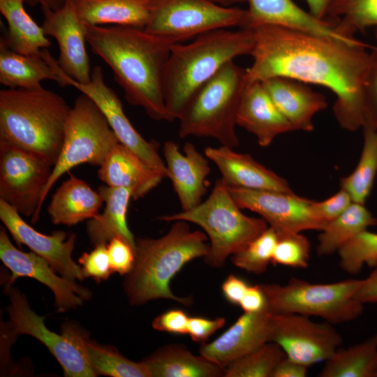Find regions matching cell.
Instances as JSON below:
<instances>
[{"instance_id": "cell-12", "label": "cell", "mask_w": 377, "mask_h": 377, "mask_svg": "<svg viewBox=\"0 0 377 377\" xmlns=\"http://www.w3.org/2000/svg\"><path fill=\"white\" fill-rule=\"evenodd\" d=\"M42 57L55 71L59 77L58 84L61 87L73 86L89 97L105 116L119 142L148 165L168 178L165 163L158 152V143L156 140H146L135 129L125 114L122 103L117 94L105 83L101 66L93 67L90 82L80 83L61 70L56 59L52 57L47 49L42 51Z\"/></svg>"}, {"instance_id": "cell-32", "label": "cell", "mask_w": 377, "mask_h": 377, "mask_svg": "<svg viewBox=\"0 0 377 377\" xmlns=\"http://www.w3.org/2000/svg\"><path fill=\"white\" fill-rule=\"evenodd\" d=\"M376 225L377 219L364 205L353 202L321 230L316 248L317 255L323 256L337 252L356 235Z\"/></svg>"}, {"instance_id": "cell-26", "label": "cell", "mask_w": 377, "mask_h": 377, "mask_svg": "<svg viewBox=\"0 0 377 377\" xmlns=\"http://www.w3.org/2000/svg\"><path fill=\"white\" fill-rule=\"evenodd\" d=\"M103 202L98 191L71 175L52 195L47 212L52 223L71 226L94 217Z\"/></svg>"}, {"instance_id": "cell-52", "label": "cell", "mask_w": 377, "mask_h": 377, "mask_svg": "<svg viewBox=\"0 0 377 377\" xmlns=\"http://www.w3.org/2000/svg\"><path fill=\"white\" fill-rule=\"evenodd\" d=\"M24 3L30 6H40L51 10H57L61 8L66 0H24Z\"/></svg>"}, {"instance_id": "cell-54", "label": "cell", "mask_w": 377, "mask_h": 377, "mask_svg": "<svg viewBox=\"0 0 377 377\" xmlns=\"http://www.w3.org/2000/svg\"><path fill=\"white\" fill-rule=\"evenodd\" d=\"M374 377H377V360H376V364Z\"/></svg>"}, {"instance_id": "cell-42", "label": "cell", "mask_w": 377, "mask_h": 377, "mask_svg": "<svg viewBox=\"0 0 377 377\" xmlns=\"http://www.w3.org/2000/svg\"><path fill=\"white\" fill-rule=\"evenodd\" d=\"M365 122L377 130V47L370 53L364 88Z\"/></svg>"}, {"instance_id": "cell-19", "label": "cell", "mask_w": 377, "mask_h": 377, "mask_svg": "<svg viewBox=\"0 0 377 377\" xmlns=\"http://www.w3.org/2000/svg\"><path fill=\"white\" fill-rule=\"evenodd\" d=\"M272 313L267 305L262 310L245 313L220 337L201 344L200 355L223 367L271 342Z\"/></svg>"}, {"instance_id": "cell-27", "label": "cell", "mask_w": 377, "mask_h": 377, "mask_svg": "<svg viewBox=\"0 0 377 377\" xmlns=\"http://www.w3.org/2000/svg\"><path fill=\"white\" fill-rule=\"evenodd\" d=\"M104 203L102 214L89 219L86 225L87 234L94 245L108 244L112 238L119 237L133 248L135 239L127 224V211L131 193L128 189L102 185L98 187Z\"/></svg>"}, {"instance_id": "cell-30", "label": "cell", "mask_w": 377, "mask_h": 377, "mask_svg": "<svg viewBox=\"0 0 377 377\" xmlns=\"http://www.w3.org/2000/svg\"><path fill=\"white\" fill-rule=\"evenodd\" d=\"M24 0H0V12L7 22L1 38L13 51L28 56L41 57L51 41L26 11Z\"/></svg>"}, {"instance_id": "cell-33", "label": "cell", "mask_w": 377, "mask_h": 377, "mask_svg": "<svg viewBox=\"0 0 377 377\" xmlns=\"http://www.w3.org/2000/svg\"><path fill=\"white\" fill-rule=\"evenodd\" d=\"M377 333L347 348H338L327 360L320 377H374Z\"/></svg>"}, {"instance_id": "cell-36", "label": "cell", "mask_w": 377, "mask_h": 377, "mask_svg": "<svg viewBox=\"0 0 377 377\" xmlns=\"http://www.w3.org/2000/svg\"><path fill=\"white\" fill-rule=\"evenodd\" d=\"M87 351L96 376L150 377L142 362H135L127 359L114 347L103 346L88 339Z\"/></svg>"}, {"instance_id": "cell-45", "label": "cell", "mask_w": 377, "mask_h": 377, "mask_svg": "<svg viewBox=\"0 0 377 377\" xmlns=\"http://www.w3.org/2000/svg\"><path fill=\"white\" fill-rule=\"evenodd\" d=\"M189 316L182 309H170L156 316L152 321V327L158 331L176 334H186L188 331Z\"/></svg>"}, {"instance_id": "cell-44", "label": "cell", "mask_w": 377, "mask_h": 377, "mask_svg": "<svg viewBox=\"0 0 377 377\" xmlns=\"http://www.w3.org/2000/svg\"><path fill=\"white\" fill-rule=\"evenodd\" d=\"M352 202L349 193L341 188L333 195L323 201H313V207L318 216L328 223L343 213Z\"/></svg>"}, {"instance_id": "cell-11", "label": "cell", "mask_w": 377, "mask_h": 377, "mask_svg": "<svg viewBox=\"0 0 377 377\" xmlns=\"http://www.w3.org/2000/svg\"><path fill=\"white\" fill-rule=\"evenodd\" d=\"M246 10L209 0H150L147 32L179 43L204 33L233 27L242 28Z\"/></svg>"}, {"instance_id": "cell-1", "label": "cell", "mask_w": 377, "mask_h": 377, "mask_svg": "<svg viewBox=\"0 0 377 377\" xmlns=\"http://www.w3.org/2000/svg\"><path fill=\"white\" fill-rule=\"evenodd\" d=\"M252 65L248 82L274 77L320 85L336 95L332 110L348 131L365 122L364 88L370 53L362 42L343 40L274 25L252 29Z\"/></svg>"}, {"instance_id": "cell-4", "label": "cell", "mask_w": 377, "mask_h": 377, "mask_svg": "<svg viewBox=\"0 0 377 377\" xmlns=\"http://www.w3.org/2000/svg\"><path fill=\"white\" fill-rule=\"evenodd\" d=\"M252 29H220L200 34L187 44L175 43L166 63L163 91L170 121L179 117L191 97L225 64L250 54Z\"/></svg>"}, {"instance_id": "cell-8", "label": "cell", "mask_w": 377, "mask_h": 377, "mask_svg": "<svg viewBox=\"0 0 377 377\" xmlns=\"http://www.w3.org/2000/svg\"><path fill=\"white\" fill-rule=\"evenodd\" d=\"M10 300L8 306L10 320L1 324V359L7 360L8 350L16 337L22 334L30 335L40 341L61 364L67 377H94L88 358L87 340L89 336L78 325L64 323L61 334L48 330L44 317L36 314L29 306L24 294L17 288L6 286Z\"/></svg>"}, {"instance_id": "cell-51", "label": "cell", "mask_w": 377, "mask_h": 377, "mask_svg": "<svg viewBox=\"0 0 377 377\" xmlns=\"http://www.w3.org/2000/svg\"><path fill=\"white\" fill-rule=\"evenodd\" d=\"M309 12L319 19H325L327 10L334 0H304Z\"/></svg>"}, {"instance_id": "cell-41", "label": "cell", "mask_w": 377, "mask_h": 377, "mask_svg": "<svg viewBox=\"0 0 377 377\" xmlns=\"http://www.w3.org/2000/svg\"><path fill=\"white\" fill-rule=\"evenodd\" d=\"M78 263L84 278L91 277L97 282L108 279L113 272L106 244L96 245L89 253H83Z\"/></svg>"}, {"instance_id": "cell-14", "label": "cell", "mask_w": 377, "mask_h": 377, "mask_svg": "<svg viewBox=\"0 0 377 377\" xmlns=\"http://www.w3.org/2000/svg\"><path fill=\"white\" fill-rule=\"evenodd\" d=\"M228 188L240 209L259 214L278 237L304 230L321 231L327 223L316 213L313 200L294 192Z\"/></svg>"}, {"instance_id": "cell-20", "label": "cell", "mask_w": 377, "mask_h": 377, "mask_svg": "<svg viewBox=\"0 0 377 377\" xmlns=\"http://www.w3.org/2000/svg\"><path fill=\"white\" fill-rule=\"evenodd\" d=\"M249 7L241 29H252L262 25H274L323 36L350 43L360 40L343 35L337 21L319 19L298 6L293 0H247Z\"/></svg>"}, {"instance_id": "cell-16", "label": "cell", "mask_w": 377, "mask_h": 377, "mask_svg": "<svg viewBox=\"0 0 377 377\" xmlns=\"http://www.w3.org/2000/svg\"><path fill=\"white\" fill-rule=\"evenodd\" d=\"M0 259L11 273L6 286H12L22 276L38 281L53 293L58 312L75 309L91 297V291L75 281L58 276L43 258L32 251L26 253L17 249L3 228L0 230Z\"/></svg>"}, {"instance_id": "cell-46", "label": "cell", "mask_w": 377, "mask_h": 377, "mask_svg": "<svg viewBox=\"0 0 377 377\" xmlns=\"http://www.w3.org/2000/svg\"><path fill=\"white\" fill-rule=\"evenodd\" d=\"M226 324L223 317L208 319L202 317H189L187 334L193 341L203 344L217 330Z\"/></svg>"}, {"instance_id": "cell-37", "label": "cell", "mask_w": 377, "mask_h": 377, "mask_svg": "<svg viewBox=\"0 0 377 377\" xmlns=\"http://www.w3.org/2000/svg\"><path fill=\"white\" fill-rule=\"evenodd\" d=\"M286 356L277 343H266L226 367L225 377H272Z\"/></svg>"}, {"instance_id": "cell-24", "label": "cell", "mask_w": 377, "mask_h": 377, "mask_svg": "<svg viewBox=\"0 0 377 377\" xmlns=\"http://www.w3.org/2000/svg\"><path fill=\"white\" fill-rule=\"evenodd\" d=\"M260 82L294 130L313 131L314 115L327 105L323 94L291 78L274 77Z\"/></svg>"}, {"instance_id": "cell-17", "label": "cell", "mask_w": 377, "mask_h": 377, "mask_svg": "<svg viewBox=\"0 0 377 377\" xmlns=\"http://www.w3.org/2000/svg\"><path fill=\"white\" fill-rule=\"evenodd\" d=\"M13 207L0 200V219L18 245L24 244L43 258L61 276L71 280L84 278L80 265L72 258L76 235L67 238L64 231L57 230L45 235L26 223Z\"/></svg>"}, {"instance_id": "cell-22", "label": "cell", "mask_w": 377, "mask_h": 377, "mask_svg": "<svg viewBox=\"0 0 377 377\" xmlns=\"http://www.w3.org/2000/svg\"><path fill=\"white\" fill-rule=\"evenodd\" d=\"M204 154L217 166L222 180L229 188L293 193L284 178L257 162L250 154L236 152L224 145L205 147Z\"/></svg>"}, {"instance_id": "cell-7", "label": "cell", "mask_w": 377, "mask_h": 377, "mask_svg": "<svg viewBox=\"0 0 377 377\" xmlns=\"http://www.w3.org/2000/svg\"><path fill=\"white\" fill-rule=\"evenodd\" d=\"M222 179L216 181L209 196L195 207L159 220L173 222L182 220L203 229L210 240L204 261L207 265L220 268L226 259L239 252L268 227L262 218L250 217L241 212Z\"/></svg>"}, {"instance_id": "cell-53", "label": "cell", "mask_w": 377, "mask_h": 377, "mask_svg": "<svg viewBox=\"0 0 377 377\" xmlns=\"http://www.w3.org/2000/svg\"><path fill=\"white\" fill-rule=\"evenodd\" d=\"M213 3H215L218 5L230 7L232 4L236 3L246 2L247 0H209Z\"/></svg>"}, {"instance_id": "cell-38", "label": "cell", "mask_w": 377, "mask_h": 377, "mask_svg": "<svg viewBox=\"0 0 377 377\" xmlns=\"http://www.w3.org/2000/svg\"><path fill=\"white\" fill-rule=\"evenodd\" d=\"M339 266L350 274H357L364 265L377 267V233L365 230L343 244L337 251Z\"/></svg>"}, {"instance_id": "cell-9", "label": "cell", "mask_w": 377, "mask_h": 377, "mask_svg": "<svg viewBox=\"0 0 377 377\" xmlns=\"http://www.w3.org/2000/svg\"><path fill=\"white\" fill-rule=\"evenodd\" d=\"M362 280L312 283L292 278L285 285L260 286L272 313L318 316L334 325L354 320L363 313L364 304L354 297Z\"/></svg>"}, {"instance_id": "cell-31", "label": "cell", "mask_w": 377, "mask_h": 377, "mask_svg": "<svg viewBox=\"0 0 377 377\" xmlns=\"http://www.w3.org/2000/svg\"><path fill=\"white\" fill-rule=\"evenodd\" d=\"M59 83L53 68L41 57L28 56L10 49L0 38V83L9 89H31L41 81Z\"/></svg>"}, {"instance_id": "cell-50", "label": "cell", "mask_w": 377, "mask_h": 377, "mask_svg": "<svg viewBox=\"0 0 377 377\" xmlns=\"http://www.w3.org/2000/svg\"><path fill=\"white\" fill-rule=\"evenodd\" d=\"M308 368L286 356L275 368L272 377H305Z\"/></svg>"}, {"instance_id": "cell-6", "label": "cell", "mask_w": 377, "mask_h": 377, "mask_svg": "<svg viewBox=\"0 0 377 377\" xmlns=\"http://www.w3.org/2000/svg\"><path fill=\"white\" fill-rule=\"evenodd\" d=\"M248 83L246 69L233 60L225 64L201 85L182 110L179 136L212 138L221 145L237 147V112Z\"/></svg>"}, {"instance_id": "cell-10", "label": "cell", "mask_w": 377, "mask_h": 377, "mask_svg": "<svg viewBox=\"0 0 377 377\" xmlns=\"http://www.w3.org/2000/svg\"><path fill=\"white\" fill-rule=\"evenodd\" d=\"M118 143L95 103L85 94L77 96L67 117L59 156L44 189L40 209L51 188L63 175L82 163L100 167Z\"/></svg>"}, {"instance_id": "cell-21", "label": "cell", "mask_w": 377, "mask_h": 377, "mask_svg": "<svg viewBox=\"0 0 377 377\" xmlns=\"http://www.w3.org/2000/svg\"><path fill=\"white\" fill-rule=\"evenodd\" d=\"M163 151L168 178L172 182L182 209L195 207L207 192L206 178L211 171L208 158L189 142L184 145V154L173 141L165 142Z\"/></svg>"}, {"instance_id": "cell-28", "label": "cell", "mask_w": 377, "mask_h": 377, "mask_svg": "<svg viewBox=\"0 0 377 377\" xmlns=\"http://www.w3.org/2000/svg\"><path fill=\"white\" fill-rule=\"evenodd\" d=\"M142 362L150 377H225L226 371L179 344L162 346Z\"/></svg>"}, {"instance_id": "cell-34", "label": "cell", "mask_w": 377, "mask_h": 377, "mask_svg": "<svg viewBox=\"0 0 377 377\" xmlns=\"http://www.w3.org/2000/svg\"><path fill=\"white\" fill-rule=\"evenodd\" d=\"M363 145L355 170L340 179V187L350 195L353 202L365 204L377 175V130L367 122L363 126Z\"/></svg>"}, {"instance_id": "cell-2", "label": "cell", "mask_w": 377, "mask_h": 377, "mask_svg": "<svg viewBox=\"0 0 377 377\" xmlns=\"http://www.w3.org/2000/svg\"><path fill=\"white\" fill-rule=\"evenodd\" d=\"M85 27L87 43L111 68L127 102L142 108L155 121L170 122L163 79L175 43L133 27L85 24Z\"/></svg>"}, {"instance_id": "cell-5", "label": "cell", "mask_w": 377, "mask_h": 377, "mask_svg": "<svg viewBox=\"0 0 377 377\" xmlns=\"http://www.w3.org/2000/svg\"><path fill=\"white\" fill-rule=\"evenodd\" d=\"M71 108L41 86L0 91V140L54 166L62 146Z\"/></svg>"}, {"instance_id": "cell-43", "label": "cell", "mask_w": 377, "mask_h": 377, "mask_svg": "<svg viewBox=\"0 0 377 377\" xmlns=\"http://www.w3.org/2000/svg\"><path fill=\"white\" fill-rule=\"evenodd\" d=\"M107 249L113 272L126 275L132 269L135 262V248L121 237L112 238Z\"/></svg>"}, {"instance_id": "cell-29", "label": "cell", "mask_w": 377, "mask_h": 377, "mask_svg": "<svg viewBox=\"0 0 377 377\" xmlns=\"http://www.w3.org/2000/svg\"><path fill=\"white\" fill-rule=\"evenodd\" d=\"M80 19L90 25H119L145 29L150 0H71Z\"/></svg>"}, {"instance_id": "cell-35", "label": "cell", "mask_w": 377, "mask_h": 377, "mask_svg": "<svg viewBox=\"0 0 377 377\" xmlns=\"http://www.w3.org/2000/svg\"><path fill=\"white\" fill-rule=\"evenodd\" d=\"M327 15L339 20L337 27L343 35L355 38V33L373 27L377 40V0H334Z\"/></svg>"}, {"instance_id": "cell-49", "label": "cell", "mask_w": 377, "mask_h": 377, "mask_svg": "<svg viewBox=\"0 0 377 377\" xmlns=\"http://www.w3.org/2000/svg\"><path fill=\"white\" fill-rule=\"evenodd\" d=\"M355 298L362 303H377V267L366 278L355 294Z\"/></svg>"}, {"instance_id": "cell-39", "label": "cell", "mask_w": 377, "mask_h": 377, "mask_svg": "<svg viewBox=\"0 0 377 377\" xmlns=\"http://www.w3.org/2000/svg\"><path fill=\"white\" fill-rule=\"evenodd\" d=\"M277 241L276 232L268 227L243 249L232 255L231 261L236 267L248 272L261 274L272 263Z\"/></svg>"}, {"instance_id": "cell-40", "label": "cell", "mask_w": 377, "mask_h": 377, "mask_svg": "<svg viewBox=\"0 0 377 377\" xmlns=\"http://www.w3.org/2000/svg\"><path fill=\"white\" fill-rule=\"evenodd\" d=\"M310 249L309 240L301 232L278 237L272 263L305 269L309 265Z\"/></svg>"}, {"instance_id": "cell-15", "label": "cell", "mask_w": 377, "mask_h": 377, "mask_svg": "<svg viewBox=\"0 0 377 377\" xmlns=\"http://www.w3.org/2000/svg\"><path fill=\"white\" fill-rule=\"evenodd\" d=\"M271 342L286 357L309 367L327 360L341 345L343 338L326 321L316 323L297 313L272 314Z\"/></svg>"}, {"instance_id": "cell-18", "label": "cell", "mask_w": 377, "mask_h": 377, "mask_svg": "<svg viewBox=\"0 0 377 377\" xmlns=\"http://www.w3.org/2000/svg\"><path fill=\"white\" fill-rule=\"evenodd\" d=\"M44 20L42 28L47 36H52L59 46L57 63L61 70L80 83L91 80V69L86 50L85 24L77 15L71 0L57 10L41 8Z\"/></svg>"}, {"instance_id": "cell-47", "label": "cell", "mask_w": 377, "mask_h": 377, "mask_svg": "<svg viewBox=\"0 0 377 377\" xmlns=\"http://www.w3.org/2000/svg\"><path fill=\"white\" fill-rule=\"evenodd\" d=\"M249 285L242 279L229 275L222 283V293L229 302L239 304Z\"/></svg>"}, {"instance_id": "cell-23", "label": "cell", "mask_w": 377, "mask_h": 377, "mask_svg": "<svg viewBox=\"0 0 377 377\" xmlns=\"http://www.w3.org/2000/svg\"><path fill=\"white\" fill-rule=\"evenodd\" d=\"M237 125L253 134L260 147L269 146L279 135L294 131L260 82H248L237 112Z\"/></svg>"}, {"instance_id": "cell-48", "label": "cell", "mask_w": 377, "mask_h": 377, "mask_svg": "<svg viewBox=\"0 0 377 377\" xmlns=\"http://www.w3.org/2000/svg\"><path fill=\"white\" fill-rule=\"evenodd\" d=\"M239 305L245 313L257 312L264 309L266 298L260 284L249 285Z\"/></svg>"}, {"instance_id": "cell-25", "label": "cell", "mask_w": 377, "mask_h": 377, "mask_svg": "<svg viewBox=\"0 0 377 377\" xmlns=\"http://www.w3.org/2000/svg\"><path fill=\"white\" fill-rule=\"evenodd\" d=\"M98 177L108 186L128 189L134 200L143 198L165 178L120 142L99 167Z\"/></svg>"}, {"instance_id": "cell-13", "label": "cell", "mask_w": 377, "mask_h": 377, "mask_svg": "<svg viewBox=\"0 0 377 377\" xmlns=\"http://www.w3.org/2000/svg\"><path fill=\"white\" fill-rule=\"evenodd\" d=\"M52 168L43 159L0 140V200L36 222Z\"/></svg>"}, {"instance_id": "cell-3", "label": "cell", "mask_w": 377, "mask_h": 377, "mask_svg": "<svg viewBox=\"0 0 377 377\" xmlns=\"http://www.w3.org/2000/svg\"><path fill=\"white\" fill-rule=\"evenodd\" d=\"M173 222L169 231L159 238L135 239L134 265L124 282L131 305L158 299L171 300L184 306L192 304V297L175 295L170 284L186 263L207 256L208 237L200 230H191L187 221Z\"/></svg>"}]
</instances>
